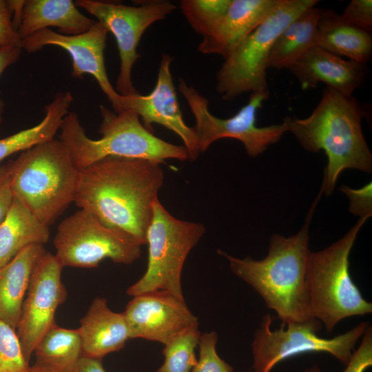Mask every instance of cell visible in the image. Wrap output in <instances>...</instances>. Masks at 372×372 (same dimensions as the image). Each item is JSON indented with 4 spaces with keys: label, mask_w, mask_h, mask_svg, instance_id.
<instances>
[{
    "label": "cell",
    "mask_w": 372,
    "mask_h": 372,
    "mask_svg": "<svg viewBox=\"0 0 372 372\" xmlns=\"http://www.w3.org/2000/svg\"><path fill=\"white\" fill-rule=\"evenodd\" d=\"M288 69L302 89L315 87L319 83L351 96L363 83L366 64L345 60L318 46H313Z\"/></svg>",
    "instance_id": "17"
},
{
    "label": "cell",
    "mask_w": 372,
    "mask_h": 372,
    "mask_svg": "<svg viewBox=\"0 0 372 372\" xmlns=\"http://www.w3.org/2000/svg\"><path fill=\"white\" fill-rule=\"evenodd\" d=\"M362 111L357 100L326 87L322 98L305 118L287 116V132L310 152L323 150L327 157L320 192L327 196L334 191L345 169L372 172V154L361 127Z\"/></svg>",
    "instance_id": "3"
},
{
    "label": "cell",
    "mask_w": 372,
    "mask_h": 372,
    "mask_svg": "<svg viewBox=\"0 0 372 372\" xmlns=\"http://www.w3.org/2000/svg\"><path fill=\"white\" fill-rule=\"evenodd\" d=\"M200 334L198 325H196L163 344L164 361L156 372H191L197 362L196 349Z\"/></svg>",
    "instance_id": "27"
},
{
    "label": "cell",
    "mask_w": 372,
    "mask_h": 372,
    "mask_svg": "<svg viewBox=\"0 0 372 372\" xmlns=\"http://www.w3.org/2000/svg\"><path fill=\"white\" fill-rule=\"evenodd\" d=\"M321 196L319 192L297 234L289 237L271 236L268 254L263 259L235 258L218 250L228 260L231 271L262 297L285 325L315 318L311 311L307 270L311 251L309 226Z\"/></svg>",
    "instance_id": "2"
},
{
    "label": "cell",
    "mask_w": 372,
    "mask_h": 372,
    "mask_svg": "<svg viewBox=\"0 0 372 372\" xmlns=\"http://www.w3.org/2000/svg\"><path fill=\"white\" fill-rule=\"evenodd\" d=\"M101 138H90L76 112H69L60 127L59 139L70 151L75 167L82 170L109 156L145 159L165 163L189 158L184 146L165 141L147 130L134 112H116L101 105Z\"/></svg>",
    "instance_id": "4"
},
{
    "label": "cell",
    "mask_w": 372,
    "mask_h": 372,
    "mask_svg": "<svg viewBox=\"0 0 372 372\" xmlns=\"http://www.w3.org/2000/svg\"><path fill=\"white\" fill-rule=\"evenodd\" d=\"M21 49L12 47H0V76L9 66L17 62ZM5 104L0 93V125L3 121Z\"/></svg>",
    "instance_id": "36"
},
{
    "label": "cell",
    "mask_w": 372,
    "mask_h": 372,
    "mask_svg": "<svg viewBox=\"0 0 372 372\" xmlns=\"http://www.w3.org/2000/svg\"><path fill=\"white\" fill-rule=\"evenodd\" d=\"M347 22L364 30H372V1L351 0L341 14Z\"/></svg>",
    "instance_id": "32"
},
{
    "label": "cell",
    "mask_w": 372,
    "mask_h": 372,
    "mask_svg": "<svg viewBox=\"0 0 372 372\" xmlns=\"http://www.w3.org/2000/svg\"><path fill=\"white\" fill-rule=\"evenodd\" d=\"M280 0H231L216 28L203 39L198 50L225 59L277 6Z\"/></svg>",
    "instance_id": "18"
},
{
    "label": "cell",
    "mask_w": 372,
    "mask_h": 372,
    "mask_svg": "<svg viewBox=\"0 0 372 372\" xmlns=\"http://www.w3.org/2000/svg\"><path fill=\"white\" fill-rule=\"evenodd\" d=\"M30 367L16 329L0 320V372H28Z\"/></svg>",
    "instance_id": "29"
},
{
    "label": "cell",
    "mask_w": 372,
    "mask_h": 372,
    "mask_svg": "<svg viewBox=\"0 0 372 372\" xmlns=\"http://www.w3.org/2000/svg\"><path fill=\"white\" fill-rule=\"evenodd\" d=\"M11 161L14 197L49 226L74 200L80 171L69 149L60 139L53 138Z\"/></svg>",
    "instance_id": "5"
},
{
    "label": "cell",
    "mask_w": 372,
    "mask_h": 372,
    "mask_svg": "<svg viewBox=\"0 0 372 372\" xmlns=\"http://www.w3.org/2000/svg\"><path fill=\"white\" fill-rule=\"evenodd\" d=\"M231 0H182L180 10L198 34L205 37L218 25L227 12Z\"/></svg>",
    "instance_id": "28"
},
{
    "label": "cell",
    "mask_w": 372,
    "mask_h": 372,
    "mask_svg": "<svg viewBox=\"0 0 372 372\" xmlns=\"http://www.w3.org/2000/svg\"><path fill=\"white\" fill-rule=\"evenodd\" d=\"M74 3L95 17L116 39L120 58L116 91L122 96L138 93L132 72L140 57L137 51L140 40L151 25L165 19L176 6L163 0L141 1L134 6L96 0H77Z\"/></svg>",
    "instance_id": "12"
},
{
    "label": "cell",
    "mask_w": 372,
    "mask_h": 372,
    "mask_svg": "<svg viewBox=\"0 0 372 372\" xmlns=\"http://www.w3.org/2000/svg\"><path fill=\"white\" fill-rule=\"evenodd\" d=\"M12 176L10 161L0 167V224L7 215L14 198L11 187Z\"/></svg>",
    "instance_id": "35"
},
{
    "label": "cell",
    "mask_w": 372,
    "mask_h": 372,
    "mask_svg": "<svg viewBox=\"0 0 372 372\" xmlns=\"http://www.w3.org/2000/svg\"><path fill=\"white\" fill-rule=\"evenodd\" d=\"M368 219L360 218L340 239L309 253L307 280L311 311L327 333L346 318L372 313V303L362 297L349 273L351 251Z\"/></svg>",
    "instance_id": "6"
},
{
    "label": "cell",
    "mask_w": 372,
    "mask_h": 372,
    "mask_svg": "<svg viewBox=\"0 0 372 372\" xmlns=\"http://www.w3.org/2000/svg\"><path fill=\"white\" fill-rule=\"evenodd\" d=\"M315 45L363 64L371 60L372 54L371 32L347 22L341 14L330 10H321Z\"/></svg>",
    "instance_id": "22"
},
{
    "label": "cell",
    "mask_w": 372,
    "mask_h": 372,
    "mask_svg": "<svg viewBox=\"0 0 372 372\" xmlns=\"http://www.w3.org/2000/svg\"><path fill=\"white\" fill-rule=\"evenodd\" d=\"M95 22L72 0H25L17 32L21 39L50 27L74 35L86 32Z\"/></svg>",
    "instance_id": "20"
},
{
    "label": "cell",
    "mask_w": 372,
    "mask_h": 372,
    "mask_svg": "<svg viewBox=\"0 0 372 372\" xmlns=\"http://www.w3.org/2000/svg\"><path fill=\"white\" fill-rule=\"evenodd\" d=\"M123 314L130 339L143 338L163 344L198 325L197 317L189 310L185 299L164 291L134 296Z\"/></svg>",
    "instance_id": "15"
},
{
    "label": "cell",
    "mask_w": 372,
    "mask_h": 372,
    "mask_svg": "<svg viewBox=\"0 0 372 372\" xmlns=\"http://www.w3.org/2000/svg\"><path fill=\"white\" fill-rule=\"evenodd\" d=\"M205 231L203 224L174 217L158 199L146 234L148 258L145 272L127 289L132 297L164 291L184 299L181 276L191 250Z\"/></svg>",
    "instance_id": "8"
},
{
    "label": "cell",
    "mask_w": 372,
    "mask_h": 372,
    "mask_svg": "<svg viewBox=\"0 0 372 372\" xmlns=\"http://www.w3.org/2000/svg\"><path fill=\"white\" fill-rule=\"evenodd\" d=\"M322 9L312 7L294 19L276 40L267 68H287L315 45L317 25Z\"/></svg>",
    "instance_id": "24"
},
{
    "label": "cell",
    "mask_w": 372,
    "mask_h": 372,
    "mask_svg": "<svg viewBox=\"0 0 372 372\" xmlns=\"http://www.w3.org/2000/svg\"><path fill=\"white\" fill-rule=\"evenodd\" d=\"M46 251L30 245L0 267V320L17 329L33 269Z\"/></svg>",
    "instance_id": "21"
},
{
    "label": "cell",
    "mask_w": 372,
    "mask_h": 372,
    "mask_svg": "<svg viewBox=\"0 0 372 372\" xmlns=\"http://www.w3.org/2000/svg\"><path fill=\"white\" fill-rule=\"evenodd\" d=\"M107 28L96 21L86 32L65 35L49 29L39 30L22 39L21 49L28 53L37 52L43 47L54 45L65 50L72 61V74L81 78L92 76L112 104L114 111H121L122 95L111 83L105 65L104 51L108 33Z\"/></svg>",
    "instance_id": "14"
},
{
    "label": "cell",
    "mask_w": 372,
    "mask_h": 372,
    "mask_svg": "<svg viewBox=\"0 0 372 372\" xmlns=\"http://www.w3.org/2000/svg\"><path fill=\"white\" fill-rule=\"evenodd\" d=\"M218 338L214 331L200 334L198 346L199 356L191 372H234V367L216 351Z\"/></svg>",
    "instance_id": "30"
},
{
    "label": "cell",
    "mask_w": 372,
    "mask_h": 372,
    "mask_svg": "<svg viewBox=\"0 0 372 372\" xmlns=\"http://www.w3.org/2000/svg\"><path fill=\"white\" fill-rule=\"evenodd\" d=\"M74 101L69 91H59L45 107V116L33 127L0 139V162L17 152L54 138Z\"/></svg>",
    "instance_id": "25"
},
{
    "label": "cell",
    "mask_w": 372,
    "mask_h": 372,
    "mask_svg": "<svg viewBox=\"0 0 372 372\" xmlns=\"http://www.w3.org/2000/svg\"><path fill=\"white\" fill-rule=\"evenodd\" d=\"M173 57L163 54L154 88L147 95L138 92L122 96L121 112L130 110L141 119L143 126L153 132L152 124H159L176 134L183 141L189 159L200 154L195 130L184 121L171 72Z\"/></svg>",
    "instance_id": "16"
},
{
    "label": "cell",
    "mask_w": 372,
    "mask_h": 372,
    "mask_svg": "<svg viewBox=\"0 0 372 372\" xmlns=\"http://www.w3.org/2000/svg\"><path fill=\"white\" fill-rule=\"evenodd\" d=\"M49 226L42 223L20 200L12 204L0 224V267L25 247L46 243Z\"/></svg>",
    "instance_id": "23"
},
{
    "label": "cell",
    "mask_w": 372,
    "mask_h": 372,
    "mask_svg": "<svg viewBox=\"0 0 372 372\" xmlns=\"http://www.w3.org/2000/svg\"><path fill=\"white\" fill-rule=\"evenodd\" d=\"M34 353L36 364L58 372H72L82 356L78 329L54 325L41 339Z\"/></svg>",
    "instance_id": "26"
},
{
    "label": "cell",
    "mask_w": 372,
    "mask_h": 372,
    "mask_svg": "<svg viewBox=\"0 0 372 372\" xmlns=\"http://www.w3.org/2000/svg\"><path fill=\"white\" fill-rule=\"evenodd\" d=\"M63 267L54 254L45 251L33 269L16 329L28 362L41 339L56 324V310L66 298Z\"/></svg>",
    "instance_id": "13"
},
{
    "label": "cell",
    "mask_w": 372,
    "mask_h": 372,
    "mask_svg": "<svg viewBox=\"0 0 372 372\" xmlns=\"http://www.w3.org/2000/svg\"><path fill=\"white\" fill-rule=\"evenodd\" d=\"M163 182L156 162L109 156L80 171L74 203L143 245Z\"/></svg>",
    "instance_id": "1"
},
{
    "label": "cell",
    "mask_w": 372,
    "mask_h": 372,
    "mask_svg": "<svg viewBox=\"0 0 372 372\" xmlns=\"http://www.w3.org/2000/svg\"><path fill=\"white\" fill-rule=\"evenodd\" d=\"M340 190L349 199V211L360 218L372 216V183H368L359 189L342 185Z\"/></svg>",
    "instance_id": "31"
},
{
    "label": "cell",
    "mask_w": 372,
    "mask_h": 372,
    "mask_svg": "<svg viewBox=\"0 0 372 372\" xmlns=\"http://www.w3.org/2000/svg\"><path fill=\"white\" fill-rule=\"evenodd\" d=\"M302 372H323V371L318 366V365L315 364L312 366L311 367L306 369Z\"/></svg>",
    "instance_id": "39"
},
{
    "label": "cell",
    "mask_w": 372,
    "mask_h": 372,
    "mask_svg": "<svg viewBox=\"0 0 372 372\" xmlns=\"http://www.w3.org/2000/svg\"><path fill=\"white\" fill-rule=\"evenodd\" d=\"M55 256L63 267L94 268L104 259L130 265L141 246L130 234L104 225L95 215L80 209L63 219L54 238Z\"/></svg>",
    "instance_id": "10"
},
{
    "label": "cell",
    "mask_w": 372,
    "mask_h": 372,
    "mask_svg": "<svg viewBox=\"0 0 372 372\" xmlns=\"http://www.w3.org/2000/svg\"><path fill=\"white\" fill-rule=\"evenodd\" d=\"M178 90L194 117V128L200 153L205 152L219 139L231 138L240 141L247 154L255 158L265 152L269 145L279 141L287 132L283 123L265 127L256 125L257 110L269 97V91L251 93L248 103L236 114L230 118H221L211 114L209 101L182 78L178 80Z\"/></svg>",
    "instance_id": "11"
},
{
    "label": "cell",
    "mask_w": 372,
    "mask_h": 372,
    "mask_svg": "<svg viewBox=\"0 0 372 372\" xmlns=\"http://www.w3.org/2000/svg\"><path fill=\"white\" fill-rule=\"evenodd\" d=\"M343 372H364L372 366V327L369 325L359 347L354 350Z\"/></svg>",
    "instance_id": "33"
},
{
    "label": "cell",
    "mask_w": 372,
    "mask_h": 372,
    "mask_svg": "<svg viewBox=\"0 0 372 372\" xmlns=\"http://www.w3.org/2000/svg\"><path fill=\"white\" fill-rule=\"evenodd\" d=\"M72 372H106L102 360L81 356Z\"/></svg>",
    "instance_id": "37"
},
{
    "label": "cell",
    "mask_w": 372,
    "mask_h": 372,
    "mask_svg": "<svg viewBox=\"0 0 372 372\" xmlns=\"http://www.w3.org/2000/svg\"><path fill=\"white\" fill-rule=\"evenodd\" d=\"M21 41L22 39L13 24L12 14L8 1L0 0V47L21 49Z\"/></svg>",
    "instance_id": "34"
},
{
    "label": "cell",
    "mask_w": 372,
    "mask_h": 372,
    "mask_svg": "<svg viewBox=\"0 0 372 372\" xmlns=\"http://www.w3.org/2000/svg\"><path fill=\"white\" fill-rule=\"evenodd\" d=\"M82 344V356L101 360L123 349L130 338L123 313L112 311L107 299H94L77 329Z\"/></svg>",
    "instance_id": "19"
},
{
    "label": "cell",
    "mask_w": 372,
    "mask_h": 372,
    "mask_svg": "<svg viewBox=\"0 0 372 372\" xmlns=\"http://www.w3.org/2000/svg\"><path fill=\"white\" fill-rule=\"evenodd\" d=\"M271 315L265 314L254 332L251 344L254 372H270L280 362L307 353H327L346 365L369 325L362 322L343 334L327 339L318 336L322 324L316 318L287 324V329L281 324L274 331L271 329Z\"/></svg>",
    "instance_id": "9"
},
{
    "label": "cell",
    "mask_w": 372,
    "mask_h": 372,
    "mask_svg": "<svg viewBox=\"0 0 372 372\" xmlns=\"http://www.w3.org/2000/svg\"><path fill=\"white\" fill-rule=\"evenodd\" d=\"M316 0H280L263 21L225 59L216 76V90L231 101L248 92L269 91L267 61L271 50L283 30Z\"/></svg>",
    "instance_id": "7"
},
{
    "label": "cell",
    "mask_w": 372,
    "mask_h": 372,
    "mask_svg": "<svg viewBox=\"0 0 372 372\" xmlns=\"http://www.w3.org/2000/svg\"><path fill=\"white\" fill-rule=\"evenodd\" d=\"M28 372H58V371L48 367H45V366L34 364L33 366L30 367V369Z\"/></svg>",
    "instance_id": "38"
}]
</instances>
